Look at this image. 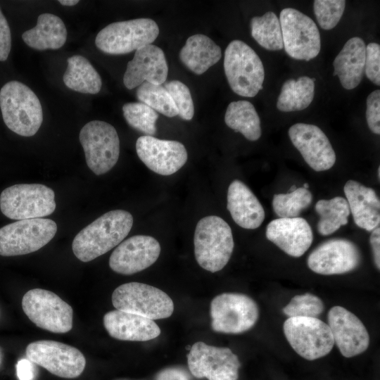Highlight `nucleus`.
Masks as SVG:
<instances>
[{
    "label": "nucleus",
    "mask_w": 380,
    "mask_h": 380,
    "mask_svg": "<svg viewBox=\"0 0 380 380\" xmlns=\"http://www.w3.org/2000/svg\"><path fill=\"white\" fill-rule=\"evenodd\" d=\"M289 136L293 145L314 170H328L335 164V151L328 137L319 127L296 123L289 128Z\"/></svg>",
    "instance_id": "obj_19"
},
{
    "label": "nucleus",
    "mask_w": 380,
    "mask_h": 380,
    "mask_svg": "<svg viewBox=\"0 0 380 380\" xmlns=\"http://www.w3.org/2000/svg\"><path fill=\"white\" fill-rule=\"evenodd\" d=\"M361 261L357 246L344 239H334L317 246L308 258V267L323 275L341 274L356 269Z\"/></svg>",
    "instance_id": "obj_16"
},
{
    "label": "nucleus",
    "mask_w": 380,
    "mask_h": 380,
    "mask_svg": "<svg viewBox=\"0 0 380 380\" xmlns=\"http://www.w3.org/2000/svg\"><path fill=\"white\" fill-rule=\"evenodd\" d=\"M343 191L355 223L368 232L378 227L380 201L375 191L350 179L345 184Z\"/></svg>",
    "instance_id": "obj_25"
},
{
    "label": "nucleus",
    "mask_w": 380,
    "mask_h": 380,
    "mask_svg": "<svg viewBox=\"0 0 380 380\" xmlns=\"http://www.w3.org/2000/svg\"><path fill=\"white\" fill-rule=\"evenodd\" d=\"M167 75L168 66L163 51L151 44L136 50L133 58L127 63L123 83L128 89L145 82L161 85Z\"/></svg>",
    "instance_id": "obj_21"
},
{
    "label": "nucleus",
    "mask_w": 380,
    "mask_h": 380,
    "mask_svg": "<svg viewBox=\"0 0 380 380\" xmlns=\"http://www.w3.org/2000/svg\"><path fill=\"white\" fill-rule=\"evenodd\" d=\"M315 209L319 215L317 230L323 236L330 235L347 224L350 214L346 199L341 196L319 200Z\"/></svg>",
    "instance_id": "obj_32"
},
{
    "label": "nucleus",
    "mask_w": 380,
    "mask_h": 380,
    "mask_svg": "<svg viewBox=\"0 0 380 380\" xmlns=\"http://www.w3.org/2000/svg\"><path fill=\"white\" fill-rule=\"evenodd\" d=\"M17 376L19 380H33L34 367L29 359H21L16 365Z\"/></svg>",
    "instance_id": "obj_44"
},
{
    "label": "nucleus",
    "mask_w": 380,
    "mask_h": 380,
    "mask_svg": "<svg viewBox=\"0 0 380 380\" xmlns=\"http://www.w3.org/2000/svg\"><path fill=\"white\" fill-rule=\"evenodd\" d=\"M164 87L171 96L178 115L183 120H191L194 115V106L187 86L179 80H172Z\"/></svg>",
    "instance_id": "obj_39"
},
{
    "label": "nucleus",
    "mask_w": 380,
    "mask_h": 380,
    "mask_svg": "<svg viewBox=\"0 0 380 380\" xmlns=\"http://www.w3.org/2000/svg\"><path fill=\"white\" fill-rule=\"evenodd\" d=\"M194 243L197 262L210 272H218L225 267L234 246L231 227L222 218L215 215L198 221Z\"/></svg>",
    "instance_id": "obj_3"
},
{
    "label": "nucleus",
    "mask_w": 380,
    "mask_h": 380,
    "mask_svg": "<svg viewBox=\"0 0 380 380\" xmlns=\"http://www.w3.org/2000/svg\"><path fill=\"white\" fill-rule=\"evenodd\" d=\"M133 224L131 213L123 210L107 212L82 229L74 238L72 251L80 260L87 262L119 245Z\"/></svg>",
    "instance_id": "obj_1"
},
{
    "label": "nucleus",
    "mask_w": 380,
    "mask_h": 380,
    "mask_svg": "<svg viewBox=\"0 0 380 380\" xmlns=\"http://www.w3.org/2000/svg\"><path fill=\"white\" fill-rule=\"evenodd\" d=\"M279 20L284 49L290 57L308 61L319 54L320 34L312 18L295 8H286Z\"/></svg>",
    "instance_id": "obj_13"
},
{
    "label": "nucleus",
    "mask_w": 380,
    "mask_h": 380,
    "mask_svg": "<svg viewBox=\"0 0 380 380\" xmlns=\"http://www.w3.org/2000/svg\"><path fill=\"white\" fill-rule=\"evenodd\" d=\"M210 317L215 331L237 334L255 325L259 310L255 300L246 294L223 293L211 301Z\"/></svg>",
    "instance_id": "obj_10"
},
{
    "label": "nucleus",
    "mask_w": 380,
    "mask_h": 380,
    "mask_svg": "<svg viewBox=\"0 0 380 380\" xmlns=\"http://www.w3.org/2000/svg\"><path fill=\"white\" fill-rule=\"evenodd\" d=\"M251 32L258 44L267 50L279 51L284 48L280 22L272 11L253 17L251 20Z\"/></svg>",
    "instance_id": "obj_33"
},
{
    "label": "nucleus",
    "mask_w": 380,
    "mask_h": 380,
    "mask_svg": "<svg viewBox=\"0 0 380 380\" xmlns=\"http://www.w3.org/2000/svg\"><path fill=\"white\" fill-rule=\"evenodd\" d=\"M324 310V303L318 296L306 293L293 297L282 311L289 317H317Z\"/></svg>",
    "instance_id": "obj_37"
},
{
    "label": "nucleus",
    "mask_w": 380,
    "mask_h": 380,
    "mask_svg": "<svg viewBox=\"0 0 380 380\" xmlns=\"http://www.w3.org/2000/svg\"><path fill=\"white\" fill-rule=\"evenodd\" d=\"M25 353L31 362L62 378H77L86 366V359L80 350L55 341L32 342L27 346Z\"/></svg>",
    "instance_id": "obj_14"
},
{
    "label": "nucleus",
    "mask_w": 380,
    "mask_h": 380,
    "mask_svg": "<svg viewBox=\"0 0 380 380\" xmlns=\"http://www.w3.org/2000/svg\"><path fill=\"white\" fill-rule=\"evenodd\" d=\"M224 122L229 128L241 133L249 141H256L261 136L259 115L254 106L248 101L231 102L224 115Z\"/></svg>",
    "instance_id": "obj_30"
},
{
    "label": "nucleus",
    "mask_w": 380,
    "mask_h": 380,
    "mask_svg": "<svg viewBox=\"0 0 380 380\" xmlns=\"http://www.w3.org/2000/svg\"><path fill=\"white\" fill-rule=\"evenodd\" d=\"M80 141L86 163L96 175H103L117 163L120 155V139L116 129L109 123L93 120L80 130Z\"/></svg>",
    "instance_id": "obj_11"
},
{
    "label": "nucleus",
    "mask_w": 380,
    "mask_h": 380,
    "mask_svg": "<svg viewBox=\"0 0 380 380\" xmlns=\"http://www.w3.org/2000/svg\"><path fill=\"white\" fill-rule=\"evenodd\" d=\"M227 208L235 223L244 229H257L265 220V210L259 200L239 179L229 186Z\"/></svg>",
    "instance_id": "obj_24"
},
{
    "label": "nucleus",
    "mask_w": 380,
    "mask_h": 380,
    "mask_svg": "<svg viewBox=\"0 0 380 380\" xmlns=\"http://www.w3.org/2000/svg\"><path fill=\"white\" fill-rule=\"evenodd\" d=\"M136 151L148 169L165 176L177 172L188 158L186 149L182 143L146 135L137 139Z\"/></svg>",
    "instance_id": "obj_17"
},
{
    "label": "nucleus",
    "mask_w": 380,
    "mask_h": 380,
    "mask_svg": "<svg viewBox=\"0 0 380 380\" xmlns=\"http://www.w3.org/2000/svg\"><path fill=\"white\" fill-rule=\"evenodd\" d=\"M137 97L140 102L166 117L172 118L178 115L171 96L162 85L145 82L138 87Z\"/></svg>",
    "instance_id": "obj_34"
},
{
    "label": "nucleus",
    "mask_w": 380,
    "mask_h": 380,
    "mask_svg": "<svg viewBox=\"0 0 380 380\" xmlns=\"http://www.w3.org/2000/svg\"><path fill=\"white\" fill-rule=\"evenodd\" d=\"M365 72L367 77L377 86L380 84V46L371 42L366 46Z\"/></svg>",
    "instance_id": "obj_40"
},
{
    "label": "nucleus",
    "mask_w": 380,
    "mask_h": 380,
    "mask_svg": "<svg viewBox=\"0 0 380 380\" xmlns=\"http://www.w3.org/2000/svg\"><path fill=\"white\" fill-rule=\"evenodd\" d=\"M378 177L380 178V167H378Z\"/></svg>",
    "instance_id": "obj_49"
},
{
    "label": "nucleus",
    "mask_w": 380,
    "mask_h": 380,
    "mask_svg": "<svg viewBox=\"0 0 380 380\" xmlns=\"http://www.w3.org/2000/svg\"><path fill=\"white\" fill-rule=\"evenodd\" d=\"M0 108L4 123L17 134L32 137L41 127V103L34 91L20 82L11 81L1 87Z\"/></svg>",
    "instance_id": "obj_2"
},
{
    "label": "nucleus",
    "mask_w": 380,
    "mask_h": 380,
    "mask_svg": "<svg viewBox=\"0 0 380 380\" xmlns=\"http://www.w3.org/2000/svg\"><path fill=\"white\" fill-rule=\"evenodd\" d=\"M303 187L305 188V189H308L309 184H308V183H305V184H303Z\"/></svg>",
    "instance_id": "obj_48"
},
{
    "label": "nucleus",
    "mask_w": 380,
    "mask_h": 380,
    "mask_svg": "<svg viewBox=\"0 0 380 380\" xmlns=\"http://www.w3.org/2000/svg\"><path fill=\"white\" fill-rule=\"evenodd\" d=\"M296 189H297V188H296V185H292V186H291V188H290V191H295Z\"/></svg>",
    "instance_id": "obj_47"
},
{
    "label": "nucleus",
    "mask_w": 380,
    "mask_h": 380,
    "mask_svg": "<svg viewBox=\"0 0 380 380\" xmlns=\"http://www.w3.org/2000/svg\"><path fill=\"white\" fill-rule=\"evenodd\" d=\"M283 329L292 348L308 360L327 355L334 345L329 325L317 317H289Z\"/></svg>",
    "instance_id": "obj_12"
},
{
    "label": "nucleus",
    "mask_w": 380,
    "mask_h": 380,
    "mask_svg": "<svg viewBox=\"0 0 380 380\" xmlns=\"http://www.w3.org/2000/svg\"><path fill=\"white\" fill-rule=\"evenodd\" d=\"M160 253L159 242L146 235H135L122 241L111 253L109 266L114 272L130 275L152 265Z\"/></svg>",
    "instance_id": "obj_18"
},
{
    "label": "nucleus",
    "mask_w": 380,
    "mask_h": 380,
    "mask_svg": "<svg viewBox=\"0 0 380 380\" xmlns=\"http://www.w3.org/2000/svg\"><path fill=\"white\" fill-rule=\"evenodd\" d=\"M312 201L311 192L303 187L287 194H275L272 200L274 213L279 218L297 217Z\"/></svg>",
    "instance_id": "obj_35"
},
{
    "label": "nucleus",
    "mask_w": 380,
    "mask_h": 380,
    "mask_svg": "<svg viewBox=\"0 0 380 380\" xmlns=\"http://www.w3.org/2000/svg\"><path fill=\"white\" fill-rule=\"evenodd\" d=\"M191 374L198 379L237 380L241 363L236 354L225 347L195 343L187 355Z\"/></svg>",
    "instance_id": "obj_15"
},
{
    "label": "nucleus",
    "mask_w": 380,
    "mask_h": 380,
    "mask_svg": "<svg viewBox=\"0 0 380 380\" xmlns=\"http://www.w3.org/2000/svg\"><path fill=\"white\" fill-rule=\"evenodd\" d=\"M366 119L369 129L380 134V91L376 89L367 98Z\"/></svg>",
    "instance_id": "obj_41"
},
{
    "label": "nucleus",
    "mask_w": 380,
    "mask_h": 380,
    "mask_svg": "<svg viewBox=\"0 0 380 380\" xmlns=\"http://www.w3.org/2000/svg\"><path fill=\"white\" fill-rule=\"evenodd\" d=\"M156 380H191L189 374L180 367H168L159 372Z\"/></svg>",
    "instance_id": "obj_43"
},
{
    "label": "nucleus",
    "mask_w": 380,
    "mask_h": 380,
    "mask_svg": "<svg viewBox=\"0 0 380 380\" xmlns=\"http://www.w3.org/2000/svg\"><path fill=\"white\" fill-rule=\"evenodd\" d=\"M68 66L63 82L69 89L84 94H95L100 91L101 78L90 62L80 55L67 60Z\"/></svg>",
    "instance_id": "obj_29"
},
{
    "label": "nucleus",
    "mask_w": 380,
    "mask_h": 380,
    "mask_svg": "<svg viewBox=\"0 0 380 380\" xmlns=\"http://www.w3.org/2000/svg\"><path fill=\"white\" fill-rule=\"evenodd\" d=\"M327 318L334 344L343 356L352 357L367 349L369 345V333L355 314L337 305L329 310Z\"/></svg>",
    "instance_id": "obj_20"
},
{
    "label": "nucleus",
    "mask_w": 380,
    "mask_h": 380,
    "mask_svg": "<svg viewBox=\"0 0 380 380\" xmlns=\"http://www.w3.org/2000/svg\"><path fill=\"white\" fill-rule=\"evenodd\" d=\"M224 70L232 90L239 96L254 97L263 88L262 62L255 51L241 40H233L227 46Z\"/></svg>",
    "instance_id": "obj_4"
},
{
    "label": "nucleus",
    "mask_w": 380,
    "mask_h": 380,
    "mask_svg": "<svg viewBox=\"0 0 380 380\" xmlns=\"http://www.w3.org/2000/svg\"><path fill=\"white\" fill-rule=\"evenodd\" d=\"M103 325L111 337L121 341H146L160 334V329L153 320L118 310L104 315Z\"/></svg>",
    "instance_id": "obj_23"
},
{
    "label": "nucleus",
    "mask_w": 380,
    "mask_h": 380,
    "mask_svg": "<svg viewBox=\"0 0 380 380\" xmlns=\"http://www.w3.org/2000/svg\"><path fill=\"white\" fill-rule=\"evenodd\" d=\"M315 82V78L307 76L285 81L277 101V109L292 112L307 108L314 99Z\"/></svg>",
    "instance_id": "obj_31"
},
{
    "label": "nucleus",
    "mask_w": 380,
    "mask_h": 380,
    "mask_svg": "<svg viewBox=\"0 0 380 380\" xmlns=\"http://www.w3.org/2000/svg\"><path fill=\"white\" fill-rule=\"evenodd\" d=\"M22 308L30 320L44 330L64 334L72 327V307L55 293L33 289L25 293Z\"/></svg>",
    "instance_id": "obj_8"
},
{
    "label": "nucleus",
    "mask_w": 380,
    "mask_h": 380,
    "mask_svg": "<svg viewBox=\"0 0 380 380\" xmlns=\"http://www.w3.org/2000/svg\"><path fill=\"white\" fill-rule=\"evenodd\" d=\"M11 48V34L8 23L0 9V61H5Z\"/></svg>",
    "instance_id": "obj_42"
},
{
    "label": "nucleus",
    "mask_w": 380,
    "mask_h": 380,
    "mask_svg": "<svg viewBox=\"0 0 380 380\" xmlns=\"http://www.w3.org/2000/svg\"><path fill=\"white\" fill-rule=\"evenodd\" d=\"M58 2L66 6H72L79 3L77 0H59Z\"/></svg>",
    "instance_id": "obj_46"
},
{
    "label": "nucleus",
    "mask_w": 380,
    "mask_h": 380,
    "mask_svg": "<svg viewBox=\"0 0 380 380\" xmlns=\"http://www.w3.org/2000/svg\"><path fill=\"white\" fill-rule=\"evenodd\" d=\"M372 249L374 261L378 270L380 269V228L376 227L372 231L369 238Z\"/></svg>",
    "instance_id": "obj_45"
},
{
    "label": "nucleus",
    "mask_w": 380,
    "mask_h": 380,
    "mask_svg": "<svg viewBox=\"0 0 380 380\" xmlns=\"http://www.w3.org/2000/svg\"><path fill=\"white\" fill-rule=\"evenodd\" d=\"M265 234L269 241L295 258L303 255L313 241L311 227L298 217L273 220L267 224Z\"/></svg>",
    "instance_id": "obj_22"
},
{
    "label": "nucleus",
    "mask_w": 380,
    "mask_h": 380,
    "mask_svg": "<svg viewBox=\"0 0 380 380\" xmlns=\"http://www.w3.org/2000/svg\"><path fill=\"white\" fill-rule=\"evenodd\" d=\"M22 39L30 47L44 51L62 47L67 39V30L63 20L51 13L38 16L36 26L23 32Z\"/></svg>",
    "instance_id": "obj_27"
},
{
    "label": "nucleus",
    "mask_w": 380,
    "mask_h": 380,
    "mask_svg": "<svg viewBox=\"0 0 380 380\" xmlns=\"http://www.w3.org/2000/svg\"><path fill=\"white\" fill-rule=\"evenodd\" d=\"M366 45L362 39L354 37L348 39L334 62L333 75H337L346 89L357 87L365 72Z\"/></svg>",
    "instance_id": "obj_26"
},
{
    "label": "nucleus",
    "mask_w": 380,
    "mask_h": 380,
    "mask_svg": "<svg viewBox=\"0 0 380 380\" xmlns=\"http://www.w3.org/2000/svg\"><path fill=\"white\" fill-rule=\"evenodd\" d=\"M57 232L56 223L45 218L18 220L0 229V255L15 256L38 251Z\"/></svg>",
    "instance_id": "obj_9"
},
{
    "label": "nucleus",
    "mask_w": 380,
    "mask_h": 380,
    "mask_svg": "<svg viewBox=\"0 0 380 380\" xmlns=\"http://www.w3.org/2000/svg\"><path fill=\"white\" fill-rule=\"evenodd\" d=\"M122 113L127 124L146 136L156 133L158 114L156 110L141 102H129L123 105Z\"/></svg>",
    "instance_id": "obj_36"
},
{
    "label": "nucleus",
    "mask_w": 380,
    "mask_h": 380,
    "mask_svg": "<svg viewBox=\"0 0 380 380\" xmlns=\"http://www.w3.org/2000/svg\"><path fill=\"white\" fill-rule=\"evenodd\" d=\"M179 56L189 70L201 75L220 61L222 51L210 37L196 34L187 39Z\"/></svg>",
    "instance_id": "obj_28"
},
{
    "label": "nucleus",
    "mask_w": 380,
    "mask_h": 380,
    "mask_svg": "<svg viewBox=\"0 0 380 380\" xmlns=\"http://www.w3.org/2000/svg\"><path fill=\"white\" fill-rule=\"evenodd\" d=\"M346 6L343 0H315L313 8L319 26L326 30L333 29L341 20Z\"/></svg>",
    "instance_id": "obj_38"
},
{
    "label": "nucleus",
    "mask_w": 380,
    "mask_h": 380,
    "mask_svg": "<svg viewBox=\"0 0 380 380\" xmlns=\"http://www.w3.org/2000/svg\"><path fill=\"white\" fill-rule=\"evenodd\" d=\"M2 213L21 220L48 216L56 209L54 191L40 184H19L5 189L0 195Z\"/></svg>",
    "instance_id": "obj_6"
},
{
    "label": "nucleus",
    "mask_w": 380,
    "mask_h": 380,
    "mask_svg": "<svg viewBox=\"0 0 380 380\" xmlns=\"http://www.w3.org/2000/svg\"><path fill=\"white\" fill-rule=\"evenodd\" d=\"M116 310L152 320L170 317L174 311L171 298L163 291L146 284L129 282L118 286L112 294Z\"/></svg>",
    "instance_id": "obj_7"
},
{
    "label": "nucleus",
    "mask_w": 380,
    "mask_h": 380,
    "mask_svg": "<svg viewBox=\"0 0 380 380\" xmlns=\"http://www.w3.org/2000/svg\"><path fill=\"white\" fill-rule=\"evenodd\" d=\"M158 34L159 27L152 19L119 21L103 28L96 37L95 44L108 54H125L151 44Z\"/></svg>",
    "instance_id": "obj_5"
}]
</instances>
